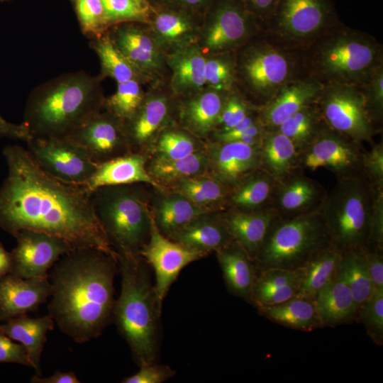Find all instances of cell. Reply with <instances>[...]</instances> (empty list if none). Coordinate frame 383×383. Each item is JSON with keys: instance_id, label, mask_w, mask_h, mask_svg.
I'll return each mask as SVG.
<instances>
[{"instance_id": "obj_19", "label": "cell", "mask_w": 383, "mask_h": 383, "mask_svg": "<svg viewBox=\"0 0 383 383\" xmlns=\"http://www.w3.org/2000/svg\"><path fill=\"white\" fill-rule=\"evenodd\" d=\"M323 84L305 74L282 87L265 105L258 109L260 119L266 129H275L306 106L315 103Z\"/></svg>"}, {"instance_id": "obj_35", "label": "cell", "mask_w": 383, "mask_h": 383, "mask_svg": "<svg viewBox=\"0 0 383 383\" xmlns=\"http://www.w3.org/2000/svg\"><path fill=\"white\" fill-rule=\"evenodd\" d=\"M299 287L298 270H260L252 290L250 304L255 308L277 304L297 296Z\"/></svg>"}, {"instance_id": "obj_50", "label": "cell", "mask_w": 383, "mask_h": 383, "mask_svg": "<svg viewBox=\"0 0 383 383\" xmlns=\"http://www.w3.org/2000/svg\"><path fill=\"white\" fill-rule=\"evenodd\" d=\"M109 28L126 22L146 23L150 11L140 7L133 0H101Z\"/></svg>"}, {"instance_id": "obj_36", "label": "cell", "mask_w": 383, "mask_h": 383, "mask_svg": "<svg viewBox=\"0 0 383 383\" xmlns=\"http://www.w3.org/2000/svg\"><path fill=\"white\" fill-rule=\"evenodd\" d=\"M259 314L283 326L304 332L323 328L313 299L297 295L282 303L256 308Z\"/></svg>"}, {"instance_id": "obj_24", "label": "cell", "mask_w": 383, "mask_h": 383, "mask_svg": "<svg viewBox=\"0 0 383 383\" xmlns=\"http://www.w3.org/2000/svg\"><path fill=\"white\" fill-rule=\"evenodd\" d=\"M139 22L121 23L107 32L121 54L143 76L160 67L159 47Z\"/></svg>"}, {"instance_id": "obj_25", "label": "cell", "mask_w": 383, "mask_h": 383, "mask_svg": "<svg viewBox=\"0 0 383 383\" xmlns=\"http://www.w3.org/2000/svg\"><path fill=\"white\" fill-rule=\"evenodd\" d=\"M326 194L318 182L298 170L279 181L273 208L284 217L305 213L319 209Z\"/></svg>"}, {"instance_id": "obj_40", "label": "cell", "mask_w": 383, "mask_h": 383, "mask_svg": "<svg viewBox=\"0 0 383 383\" xmlns=\"http://www.w3.org/2000/svg\"><path fill=\"white\" fill-rule=\"evenodd\" d=\"M146 167L160 187L165 188L179 180L208 174V157L204 150L177 160L148 157Z\"/></svg>"}, {"instance_id": "obj_23", "label": "cell", "mask_w": 383, "mask_h": 383, "mask_svg": "<svg viewBox=\"0 0 383 383\" xmlns=\"http://www.w3.org/2000/svg\"><path fill=\"white\" fill-rule=\"evenodd\" d=\"M148 160L145 154L130 152L97 163L94 173L83 186L90 194L102 187L138 183L160 189L147 170Z\"/></svg>"}, {"instance_id": "obj_45", "label": "cell", "mask_w": 383, "mask_h": 383, "mask_svg": "<svg viewBox=\"0 0 383 383\" xmlns=\"http://www.w3.org/2000/svg\"><path fill=\"white\" fill-rule=\"evenodd\" d=\"M145 97L139 80L118 83L116 91L105 98L103 109L126 123L138 111Z\"/></svg>"}, {"instance_id": "obj_11", "label": "cell", "mask_w": 383, "mask_h": 383, "mask_svg": "<svg viewBox=\"0 0 383 383\" xmlns=\"http://www.w3.org/2000/svg\"><path fill=\"white\" fill-rule=\"evenodd\" d=\"M315 103L328 128L358 143L372 145L382 131V126L373 117L360 86L324 84Z\"/></svg>"}, {"instance_id": "obj_32", "label": "cell", "mask_w": 383, "mask_h": 383, "mask_svg": "<svg viewBox=\"0 0 383 383\" xmlns=\"http://www.w3.org/2000/svg\"><path fill=\"white\" fill-rule=\"evenodd\" d=\"M55 321L49 315L31 318L23 314L0 324L1 330L12 340L19 342L27 350L33 369L41 375L40 357L47 333L54 329Z\"/></svg>"}, {"instance_id": "obj_30", "label": "cell", "mask_w": 383, "mask_h": 383, "mask_svg": "<svg viewBox=\"0 0 383 383\" xmlns=\"http://www.w3.org/2000/svg\"><path fill=\"white\" fill-rule=\"evenodd\" d=\"M216 254L227 290L250 303L252 290L260 272L255 262L234 240Z\"/></svg>"}, {"instance_id": "obj_37", "label": "cell", "mask_w": 383, "mask_h": 383, "mask_svg": "<svg viewBox=\"0 0 383 383\" xmlns=\"http://www.w3.org/2000/svg\"><path fill=\"white\" fill-rule=\"evenodd\" d=\"M206 57L196 44L174 50L168 57L172 86L179 94L198 93L205 85Z\"/></svg>"}, {"instance_id": "obj_4", "label": "cell", "mask_w": 383, "mask_h": 383, "mask_svg": "<svg viewBox=\"0 0 383 383\" xmlns=\"http://www.w3.org/2000/svg\"><path fill=\"white\" fill-rule=\"evenodd\" d=\"M301 52L307 74L322 84L362 85L383 67V45L373 35L343 22Z\"/></svg>"}, {"instance_id": "obj_63", "label": "cell", "mask_w": 383, "mask_h": 383, "mask_svg": "<svg viewBox=\"0 0 383 383\" xmlns=\"http://www.w3.org/2000/svg\"><path fill=\"white\" fill-rule=\"evenodd\" d=\"M72 4L74 1V0H70Z\"/></svg>"}, {"instance_id": "obj_47", "label": "cell", "mask_w": 383, "mask_h": 383, "mask_svg": "<svg viewBox=\"0 0 383 383\" xmlns=\"http://www.w3.org/2000/svg\"><path fill=\"white\" fill-rule=\"evenodd\" d=\"M82 32L91 39L107 32L108 25L101 0H74L73 2Z\"/></svg>"}, {"instance_id": "obj_10", "label": "cell", "mask_w": 383, "mask_h": 383, "mask_svg": "<svg viewBox=\"0 0 383 383\" xmlns=\"http://www.w3.org/2000/svg\"><path fill=\"white\" fill-rule=\"evenodd\" d=\"M341 23L332 0H279L263 33L283 46L301 51Z\"/></svg>"}, {"instance_id": "obj_13", "label": "cell", "mask_w": 383, "mask_h": 383, "mask_svg": "<svg viewBox=\"0 0 383 383\" xmlns=\"http://www.w3.org/2000/svg\"><path fill=\"white\" fill-rule=\"evenodd\" d=\"M362 144L328 128L326 125L299 151V170L326 168L337 179L362 173Z\"/></svg>"}, {"instance_id": "obj_34", "label": "cell", "mask_w": 383, "mask_h": 383, "mask_svg": "<svg viewBox=\"0 0 383 383\" xmlns=\"http://www.w3.org/2000/svg\"><path fill=\"white\" fill-rule=\"evenodd\" d=\"M260 168L281 181L299 170V152L278 129H266L260 145Z\"/></svg>"}, {"instance_id": "obj_54", "label": "cell", "mask_w": 383, "mask_h": 383, "mask_svg": "<svg viewBox=\"0 0 383 383\" xmlns=\"http://www.w3.org/2000/svg\"><path fill=\"white\" fill-rule=\"evenodd\" d=\"M0 363H17L33 368L27 350L0 328Z\"/></svg>"}, {"instance_id": "obj_5", "label": "cell", "mask_w": 383, "mask_h": 383, "mask_svg": "<svg viewBox=\"0 0 383 383\" xmlns=\"http://www.w3.org/2000/svg\"><path fill=\"white\" fill-rule=\"evenodd\" d=\"M117 260L121 288L112 318L136 363L140 366L155 362L162 306L152 283L149 265L141 257L118 256Z\"/></svg>"}, {"instance_id": "obj_3", "label": "cell", "mask_w": 383, "mask_h": 383, "mask_svg": "<svg viewBox=\"0 0 383 383\" xmlns=\"http://www.w3.org/2000/svg\"><path fill=\"white\" fill-rule=\"evenodd\" d=\"M101 79L79 71L40 84L28 98L23 123L33 137H67L103 109Z\"/></svg>"}, {"instance_id": "obj_1", "label": "cell", "mask_w": 383, "mask_h": 383, "mask_svg": "<svg viewBox=\"0 0 383 383\" xmlns=\"http://www.w3.org/2000/svg\"><path fill=\"white\" fill-rule=\"evenodd\" d=\"M8 176L0 190V226L15 235L33 231L57 236L74 249L94 248L114 258L83 185L64 182L43 170L28 150H4Z\"/></svg>"}, {"instance_id": "obj_51", "label": "cell", "mask_w": 383, "mask_h": 383, "mask_svg": "<svg viewBox=\"0 0 383 383\" xmlns=\"http://www.w3.org/2000/svg\"><path fill=\"white\" fill-rule=\"evenodd\" d=\"M360 88L373 117L382 126L383 67L376 70Z\"/></svg>"}, {"instance_id": "obj_42", "label": "cell", "mask_w": 383, "mask_h": 383, "mask_svg": "<svg viewBox=\"0 0 383 383\" xmlns=\"http://www.w3.org/2000/svg\"><path fill=\"white\" fill-rule=\"evenodd\" d=\"M91 47L99 57L101 78L109 77L117 83L132 79L140 81L143 77L116 47L107 32L91 39Z\"/></svg>"}, {"instance_id": "obj_57", "label": "cell", "mask_w": 383, "mask_h": 383, "mask_svg": "<svg viewBox=\"0 0 383 383\" xmlns=\"http://www.w3.org/2000/svg\"><path fill=\"white\" fill-rule=\"evenodd\" d=\"M373 289H383V250L363 248Z\"/></svg>"}, {"instance_id": "obj_9", "label": "cell", "mask_w": 383, "mask_h": 383, "mask_svg": "<svg viewBox=\"0 0 383 383\" xmlns=\"http://www.w3.org/2000/svg\"><path fill=\"white\" fill-rule=\"evenodd\" d=\"M320 208L293 216H277L272 221L255 260L260 271L296 270L331 244Z\"/></svg>"}, {"instance_id": "obj_55", "label": "cell", "mask_w": 383, "mask_h": 383, "mask_svg": "<svg viewBox=\"0 0 383 383\" xmlns=\"http://www.w3.org/2000/svg\"><path fill=\"white\" fill-rule=\"evenodd\" d=\"M383 250V187L375 186L370 247Z\"/></svg>"}, {"instance_id": "obj_29", "label": "cell", "mask_w": 383, "mask_h": 383, "mask_svg": "<svg viewBox=\"0 0 383 383\" xmlns=\"http://www.w3.org/2000/svg\"><path fill=\"white\" fill-rule=\"evenodd\" d=\"M228 93L210 89L188 99L179 109L182 127L198 138L213 133Z\"/></svg>"}, {"instance_id": "obj_12", "label": "cell", "mask_w": 383, "mask_h": 383, "mask_svg": "<svg viewBox=\"0 0 383 383\" xmlns=\"http://www.w3.org/2000/svg\"><path fill=\"white\" fill-rule=\"evenodd\" d=\"M203 47L234 52L262 33L242 0H213L202 15Z\"/></svg>"}, {"instance_id": "obj_61", "label": "cell", "mask_w": 383, "mask_h": 383, "mask_svg": "<svg viewBox=\"0 0 383 383\" xmlns=\"http://www.w3.org/2000/svg\"><path fill=\"white\" fill-rule=\"evenodd\" d=\"M12 257L11 254L8 252L0 243V278L11 273Z\"/></svg>"}, {"instance_id": "obj_6", "label": "cell", "mask_w": 383, "mask_h": 383, "mask_svg": "<svg viewBox=\"0 0 383 383\" xmlns=\"http://www.w3.org/2000/svg\"><path fill=\"white\" fill-rule=\"evenodd\" d=\"M145 185L106 186L91 193L96 215L118 256L140 257V250L149 239L151 192Z\"/></svg>"}, {"instance_id": "obj_15", "label": "cell", "mask_w": 383, "mask_h": 383, "mask_svg": "<svg viewBox=\"0 0 383 383\" xmlns=\"http://www.w3.org/2000/svg\"><path fill=\"white\" fill-rule=\"evenodd\" d=\"M140 256L154 271L155 292L162 306L180 272L190 263L206 257L164 235L152 216L150 237L140 250Z\"/></svg>"}, {"instance_id": "obj_28", "label": "cell", "mask_w": 383, "mask_h": 383, "mask_svg": "<svg viewBox=\"0 0 383 383\" xmlns=\"http://www.w3.org/2000/svg\"><path fill=\"white\" fill-rule=\"evenodd\" d=\"M150 209L158 230L166 237L206 213L182 194L152 187Z\"/></svg>"}, {"instance_id": "obj_20", "label": "cell", "mask_w": 383, "mask_h": 383, "mask_svg": "<svg viewBox=\"0 0 383 383\" xmlns=\"http://www.w3.org/2000/svg\"><path fill=\"white\" fill-rule=\"evenodd\" d=\"M52 294L48 277L23 278L12 273L0 278V321L34 311Z\"/></svg>"}, {"instance_id": "obj_33", "label": "cell", "mask_w": 383, "mask_h": 383, "mask_svg": "<svg viewBox=\"0 0 383 383\" xmlns=\"http://www.w3.org/2000/svg\"><path fill=\"white\" fill-rule=\"evenodd\" d=\"M279 181L259 168L230 189L228 208L251 211L273 207Z\"/></svg>"}, {"instance_id": "obj_17", "label": "cell", "mask_w": 383, "mask_h": 383, "mask_svg": "<svg viewBox=\"0 0 383 383\" xmlns=\"http://www.w3.org/2000/svg\"><path fill=\"white\" fill-rule=\"evenodd\" d=\"M65 138L96 163L131 152L124 123L105 110L91 116Z\"/></svg>"}, {"instance_id": "obj_56", "label": "cell", "mask_w": 383, "mask_h": 383, "mask_svg": "<svg viewBox=\"0 0 383 383\" xmlns=\"http://www.w3.org/2000/svg\"><path fill=\"white\" fill-rule=\"evenodd\" d=\"M262 33L266 29L279 0H242Z\"/></svg>"}, {"instance_id": "obj_43", "label": "cell", "mask_w": 383, "mask_h": 383, "mask_svg": "<svg viewBox=\"0 0 383 383\" xmlns=\"http://www.w3.org/2000/svg\"><path fill=\"white\" fill-rule=\"evenodd\" d=\"M205 145L186 130L166 127L158 135L148 157L177 160L204 150Z\"/></svg>"}, {"instance_id": "obj_62", "label": "cell", "mask_w": 383, "mask_h": 383, "mask_svg": "<svg viewBox=\"0 0 383 383\" xmlns=\"http://www.w3.org/2000/svg\"><path fill=\"white\" fill-rule=\"evenodd\" d=\"M133 1L142 9L146 11H149L151 10V6L150 5L148 0H133Z\"/></svg>"}, {"instance_id": "obj_21", "label": "cell", "mask_w": 383, "mask_h": 383, "mask_svg": "<svg viewBox=\"0 0 383 383\" xmlns=\"http://www.w3.org/2000/svg\"><path fill=\"white\" fill-rule=\"evenodd\" d=\"M171 111L169 99L152 95L145 99L134 116L124 123L131 152L148 153L160 132L167 125Z\"/></svg>"}, {"instance_id": "obj_44", "label": "cell", "mask_w": 383, "mask_h": 383, "mask_svg": "<svg viewBox=\"0 0 383 383\" xmlns=\"http://www.w3.org/2000/svg\"><path fill=\"white\" fill-rule=\"evenodd\" d=\"M324 126L318 108L313 103L292 115L277 129L289 138L299 152Z\"/></svg>"}, {"instance_id": "obj_8", "label": "cell", "mask_w": 383, "mask_h": 383, "mask_svg": "<svg viewBox=\"0 0 383 383\" xmlns=\"http://www.w3.org/2000/svg\"><path fill=\"white\" fill-rule=\"evenodd\" d=\"M375 186L364 174L337 179L320 208L331 243L345 251L370 247Z\"/></svg>"}, {"instance_id": "obj_41", "label": "cell", "mask_w": 383, "mask_h": 383, "mask_svg": "<svg viewBox=\"0 0 383 383\" xmlns=\"http://www.w3.org/2000/svg\"><path fill=\"white\" fill-rule=\"evenodd\" d=\"M336 275L350 288L359 313L373 291L363 250L353 249L343 251Z\"/></svg>"}, {"instance_id": "obj_60", "label": "cell", "mask_w": 383, "mask_h": 383, "mask_svg": "<svg viewBox=\"0 0 383 383\" xmlns=\"http://www.w3.org/2000/svg\"><path fill=\"white\" fill-rule=\"evenodd\" d=\"M31 383H79L81 382L73 372L56 371L50 377H43L35 374L30 378Z\"/></svg>"}, {"instance_id": "obj_59", "label": "cell", "mask_w": 383, "mask_h": 383, "mask_svg": "<svg viewBox=\"0 0 383 383\" xmlns=\"http://www.w3.org/2000/svg\"><path fill=\"white\" fill-rule=\"evenodd\" d=\"M6 137L27 143L33 136L24 123L16 124L4 119L0 115V138Z\"/></svg>"}, {"instance_id": "obj_27", "label": "cell", "mask_w": 383, "mask_h": 383, "mask_svg": "<svg viewBox=\"0 0 383 383\" xmlns=\"http://www.w3.org/2000/svg\"><path fill=\"white\" fill-rule=\"evenodd\" d=\"M220 212L204 213L167 238L206 256L216 252L233 240Z\"/></svg>"}, {"instance_id": "obj_46", "label": "cell", "mask_w": 383, "mask_h": 383, "mask_svg": "<svg viewBox=\"0 0 383 383\" xmlns=\"http://www.w3.org/2000/svg\"><path fill=\"white\" fill-rule=\"evenodd\" d=\"M218 54L206 58L205 84L212 89L230 92L237 87L235 51Z\"/></svg>"}, {"instance_id": "obj_39", "label": "cell", "mask_w": 383, "mask_h": 383, "mask_svg": "<svg viewBox=\"0 0 383 383\" xmlns=\"http://www.w3.org/2000/svg\"><path fill=\"white\" fill-rule=\"evenodd\" d=\"M343 251L332 243L315 252L300 268L298 295L314 299L335 275Z\"/></svg>"}, {"instance_id": "obj_53", "label": "cell", "mask_w": 383, "mask_h": 383, "mask_svg": "<svg viewBox=\"0 0 383 383\" xmlns=\"http://www.w3.org/2000/svg\"><path fill=\"white\" fill-rule=\"evenodd\" d=\"M175 375V372L167 365L156 362L140 365L134 374L124 378L123 383H162Z\"/></svg>"}, {"instance_id": "obj_14", "label": "cell", "mask_w": 383, "mask_h": 383, "mask_svg": "<svg viewBox=\"0 0 383 383\" xmlns=\"http://www.w3.org/2000/svg\"><path fill=\"white\" fill-rule=\"evenodd\" d=\"M26 143L40 167L64 182L84 185L96 170L97 163L67 138L33 137Z\"/></svg>"}, {"instance_id": "obj_16", "label": "cell", "mask_w": 383, "mask_h": 383, "mask_svg": "<svg viewBox=\"0 0 383 383\" xmlns=\"http://www.w3.org/2000/svg\"><path fill=\"white\" fill-rule=\"evenodd\" d=\"M14 236L11 273L23 278L48 277L60 258L75 250L64 239L45 233L25 230Z\"/></svg>"}, {"instance_id": "obj_58", "label": "cell", "mask_w": 383, "mask_h": 383, "mask_svg": "<svg viewBox=\"0 0 383 383\" xmlns=\"http://www.w3.org/2000/svg\"><path fill=\"white\" fill-rule=\"evenodd\" d=\"M152 7L182 9L203 15L213 0H148Z\"/></svg>"}, {"instance_id": "obj_26", "label": "cell", "mask_w": 383, "mask_h": 383, "mask_svg": "<svg viewBox=\"0 0 383 383\" xmlns=\"http://www.w3.org/2000/svg\"><path fill=\"white\" fill-rule=\"evenodd\" d=\"M220 213L233 240L255 262L271 223L279 216L276 209L246 211L228 208Z\"/></svg>"}, {"instance_id": "obj_18", "label": "cell", "mask_w": 383, "mask_h": 383, "mask_svg": "<svg viewBox=\"0 0 383 383\" xmlns=\"http://www.w3.org/2000/svg\"><path fill=\"white\" fill-rule=\"evenodd\" d=\"M259 148L237 141L212 140L204 148L208 174L231 189L260 168Z\"/></svg>"}, {"instance_id": "obj_2", "label": "cell", "mask_w": 383, "mask_h": 383, "mask_svg": "<svg viewBox=\"0 0 383 383\" xmlns=\"http://www.w3.org/2000/svg\"><path fill=\"white\" fill-rule=\"evenodd\" d=\"M118 260L94 248L75 249L53 265L49 315L74 342L99 337L112 318Z\"/></svg>"}, {"instance_id": "obj_48", "label": "cell", "mask_w": 383, "mask_h": 383, "mask_svg": "<svg viewBox=\"0 0 383 383\" xmlns=\"http://www.w3.org/2000/svg\"><path fill=\"white\" fill-rule=\"evenodd\" d=\"M357 321L375 344L383 345V289H373L359 311Z\"/></svg>"}, {"instance_id": "obj_38", "label": "cell", "mask_w": 383, "mask_h": 383, "mask_svg": "<svg viewBox=\"0 0 383 383\" xmlns=\"http://www.w3.org/2000/svg\"><path fill=\"white\" fill-rule=\"evenodd\" d=\"M164 189L182 194L208 212L228 209L230 188L209 174L185 178Z\"/></svg>"}, {"instance_id": "obj_52", "label": "cell", "mask_w": 383, "mask_h": 383, "mask_svg": "<svg viewBox=\"0 0 383 383\" xmlns=\"http://www.w3.org/2000/svg\"><path fill=\"white\" fill-rule=\"evenodd\" d=\"M362 169L364 174L374 185L383 187V143H373L370 150L362 155Z\"/></svg>"}, {"instance_id": "obj_7", "label": "cell", "mask_w": 383, "mask_h": 383, "mask_svg": "<svg viewBox=\"0 0 383 383\" xmlns=\"http://www.w3.org/2000/svg\"><path fill=\"white\" fill-rule=\"evenodd\" d=\"M237 84L257 108L268 103L287 83L307 74L301 52L283 46L263 33L235 51Z\"/></svg>"}, {"instance_id": "obj_64", "label": "cell", "mask_w": 383, "mask_h": 383, "mask_svg": "<svg viewBox=\"0 0 383 383\" xmlns=\"http://www.w3.org/2000/svg\"><path fill=\"white\" fill-rule=\"evenodd\" d=\"M1 1H9V0H0Z\"/></svg>"}, {"instance_id": "obj_22", "label": "cell", "mask_w": 383, "mask_h": 383, "mask_svg": "<svg viewBox=\"0 0 383 383\" xmlns=\"http://www.w3.org/2000/svg\"><path fill=\"white\" fill-rule=\"evenodd\" d=\"M201 18L185 10L151 6L148 22L159 48L174 51L194 43Z\"/></svg>"}, {"instance_id": "obj_31", "label": "cell", "mask_w": 383, "mask_h": 383, "mask_svg": "<svg viewBox=\"0 0 383 383\" xmlns=\"http://www.w3.org/2000/svg\"><path fill=\"white\" fill-rule=\"evenodd\" d=\"M313 300L323 327L334 328L357 321L358 309L354 296L336 274L318 292Z\"/></svg>"}, {"instance_id": "obj_49", "label": "cell", "mask_w": 383, "mask_h": 383, "mask_svg": "<svg viewBox=\"0 0 383 383\" xmlns=\"http://www.w3.org/2000/svg\"><path fill=\"white\" fill-rule=\"evenodd\" d=\"M258 109L235 88L228 93L226 97L217 128L214 132L230 130Z\"/></svg>"}]
</instances>
